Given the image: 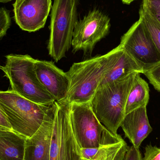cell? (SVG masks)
Listing matches in <instances>:
<instances>
[{"mask_svg":"<svg viewBox=\"0 0 160 160\" xmlns=\"http://www.w3.org/2000/svg\"><path fill=\"white\" fill-rule=\"evenodd\" d=\"M12 130L11 126L2 107L0 106V131Z\"/></svg>","mask_w":160,"mask_h":160,"instance_id":"24","label":"cell"},{"mask_svg":"<svg viewBox=\"0 0 160 160\" xmlns=\"http://www.w3.org/2000/svg\"><path fill=\"white\" fill-rule=\"evenodd\" d=\"M79 0H54L52 6L48 50L56 62L66 57L71 47L78 20Z\"/></svg>","mask_w":160,"mask_h":160,"instance_id":"6","label":"cell"},{"mask_svg":"<svg viewBox=\"0 0 160 160\" xmlns=\"http://www.w3.org/2000/svg\"><path fill=\"white\" fill-rule=\"evenodd\" d=\"M139 17L160 53V23L155 20L142 6H140L139 9Z\"/></svg>","mask_w":160,"mask_h":160,"instance_id":"18","label":"cell"},{"mask_svg":"<svg viewBox=\"0 0 160 160\" xmlns=\"http://www.w3.org/2000/svg\"><path fill=\"white\" fill-rule=\"evenodd\" d=\"M26 140L13 131H0V160H24Z\"/></svg>","mask_w":160,"mask_h":160,"instance_id":"14","label":"cell"},{"mask_svg":"<svg viewBox=\"0 0 160 160\" xmlns=\"http://www.w3.org/2000/svg\"><path fill=\"white\" fill-rule=\"evenodd\" d=\"M11 24L10 11L5 8H0V40L6 34Z\"/></svg>","mask_w":160,"mask_h":160,"instance_id":"20","label":"cell"},{"mask_svg":"<svg viewBox=\"0 0 160 160\" xmlns=\"http://www.w3.org/2000/svg\"><path fill=\"white\" fill-rule=\"evenodd\" d=\"M149 100V86L147 82L141 78L140 73H138L128 96L125 114H127L137 108L147 106Z\"/></svg>","mask_w":160,"mask_h":160,"instance_id":"16","label":"cell"},{"mask_svg":"<svg viewBox=\"0 0 160 160\" xmlns=\"http://www.w3.org/2000/svg\"><path fill=\"white\" fill-rule=\"evenodd\" d=\"M138 73L132 72L120 79L99 87L90 101L91 108L100 122L114 134H118L126 115L128 96Z\"/></svg>","mask_w":160,"mask_h":160,"instance_id":"2","label":"cell"},{"mask_svg":"<svg viewBox=\"0 0 160 160\" xmlns=\"http://www.w3.org/2000/svg\"><path fill=\"white\" fill-rule=\"evenodd\" d=\"M1 69L11 85V90L36 103L50 106L55 101L39 82L34 68L35 59L30 55L9 54Z\"/></svg>","mask_w":160,"mask_h":160,"instance_id":"4","label":"cell"},{"mask_svg":"<svg viewBox=\"0 0 160 160\" xmlns=\"http://www.w3.org/2000/svg\"><path fill=\"white\" fill-rule=\"evenodd\" d=\"M55 104L50 160H80L81 148L70 123V103L65 100Z\"/></svg>","mask_w":160,"mask_h":160,"instance_id":"7","label":"cell"},{"mask_svg":"<svg viewBox=\"0 0 160 160\" xmlns=\"http://www.w3.org/2000/svg\"><path fill=\"white\" fill-rule=\"evenodd\" d=\"M54 117L46 120L33 136L26 138L24 160H50Z\"/></svg>","mask_w":160,"mask_h":160,"instance_id":"13","label":"cell"},{"mask_svg":"<svg viewBox=\"0 0 160 160\" xmlns=\"http://www.w3.org/2000/svg\"><path fill=\"white\" fill-rule=\"evenodd\" d=\"M118 45L104 55L74 63L67 74L70 80L66 100L71 103L90 102L104 77L123 52Z\"/></svg>","mask_w":160,"mask_h":160,"instance_id":"1","label":"cell"},{"mask_svg":"<svg viewBox=\"0 0 160 160\" xmlns=\"http://www.w3.org/2000/svg\"><path fill=\"white\" fill-rule=\"evenodd\" d=\"M129 148L124 140L98 148H81L80 160H125Z\"/></svg>","mask_w":160,"mask_h":160,"instance_id":"15","label":"cell"},{"mask_svg":"<svg viewBox=\"0 0 160 160\" xmlns=\"http://www.w3.org/2000/svg\"><path fill=\"white\" fill-rule=\"evenodd\" d=\"M144 74L154 88L160 92V63Z\"/></svg>","mask_w":160,"mask_h":160,"instance_id":"21","label":"cell"},{"mask_svg":"<svg viewBox=\"0 0 160 160\" xmlns=\"http://www.w3.org/2000/svg\"><path fill=\"white\" fill-rule=\"evenodd\" d=\"M0 68H1V66H0Z\"/></svg>","mask_w":160,"mask_h":160,"instance_id":"27","label":"cell"},{"mask_svg":"<svg viewBox=\"0 0 160 160\" xmlns=\"http://www.w3.org/2000/svg\"><path fill=\"white\" fill-rule=\"evenodd\" d=\"M142 160H160V148L151 144L147 146Z\"/></svg>","mask_w":160,"mask_h":160,"instance_id":"22","label":"cell"},{"mask_svg":"<svg viewBox=\"0 0 160 160\" xmlns=\"http://www.w3.org/2000/svg\"><path fill=\"white\" fill-rule=\"evenodd\" d=\"M69 116L73 133L81 148H98L124 141L100 122L90 102L71 103Z\"/></svg>","mask_w":160,"mask_h":160,"instance_id":"5","label":"cell"},{"mask_svg":"<svg viewBox=\"0 0 160 160\" xmlns=\"http://www.w3.org/2000/svg\"><path fill=\"white\" fill-rule=\"evenodd\" d=\"M119 46L137 63L143 74L160 63V53L141 19L121 38Z\"/></svg>","mask_w":160,"mask_h":160,"instance_id":"8","label":"cell"},{"mask_svg":"<svg viewBox=\"0 0 160 160\" xmlns=\"http://www.w3.org/2000/svg\"><path fill=\"white\" fill-rule=\"evenodd\" d=\"M120 127L132 145L139 148L153 131L148 117L147 106L137 108L126 114Z\"/></svg>","mask_w":160,"mask_h":160,"instance_id":"12","label":"cell"},{"mask_svg":"<svg viewBox=\"0 0 160 160\" xmlns=\"http://www.w3.org/2000/svg\"><path fill=\"white\" fill-rule=\"evenodd\" d=\"M134 72L143 74L136 62L123 50L120 58L111 71L104 77L99 87L120 79Z\"/></svg>","mask_w":160,"mask_h":160,"instance_id":"17","label":"cell"},{"mask_svg":"<svg viewBox=\"0 0 160 160\" xmlns=\"http://www.w3.org/2000/svg\"><path fill=\"white\" fill-rule=\"evenodd\" d=\"M135 0H121L123 3L126 5H130Z\"/></svg>","mask_w":160,"mask_h":160,"instance_id":"25","label":"cell"},{"mask_svg":"<svg viewBox=\"0 0 160 160\" xmlns=\"http://www.w3.org/2000/svg\"><path fill=\"white\" fill-rule=\"evenodd\" d=\"M110 20L106 14L94 9L77 21L71 44L73 52L82 51L85 53H92L96 44L109 34Z\"/></svg>","mask_w":160,"mask_h":160,"instance_id":"9","label":"cell"},{"mask_svg":"<svg viewBox=\"0 0 160 160\" xmlns=\"http://www.w3.org/2000/svg\"><path fill=\"white\" fill-rule=\"evenodd\" d=\"M125 160H142L139 148L132 145L129 148Z\"/></svg>","mask_w":160,"mask_h":160,"instance_id":"23","label":"cell"},{"mask_svg":"<svg viewBox=\"0 0 160 160\" xmlns=\"http://www.w3.org/2000/svg\"><path fill=\"white\" fill-rule=\"evenodd\" d=\"M0 106L12 131L28 138L55 113V104L48 106L21 97L12 90L0 91Z\"/></svg>","mask_w":160,"mask_h":160,"instance_id":"3","label":"cell"},{"mask_svg":"<svg viewBox=\"0 0 160 160\" xmlns=\"http://www.w3.org/2000/svg\"><path fill=\"white\" fill-rule=\"evenodd\" d=\"M52 6V0H16L14 20L23 31L36 32L44 28Z\"/></svg>","mask_w":160,"mask_h":160,"instance_id":"10","label":"cell"},{"mask_svg":"<svg viewBox=\"0 0 160 160\" xmlns=\"http://www.w3.org/2000/svg\"><path fill=\"white\" fill-rule=\"evenodd\" d=\"M35 70L38 78L56 102L66 99L70 80L66 72L52 62L35 60Z\"/></svg>","mask_w":160,"mask_h":160,"instance_id":"11","label":"cell"},{"mask_svg":"<svg viewBox=\"0 0 160 160\" xmlns=\"http://www.w3.org/2000/svg\"><path fill=\"white\" fill-rule=\"evenodd\" d=\"M13 0H0V3H6L9 2Z\"/></svg>","mask_w":160,"mask_h":160,"instance_id":"26","label":"cell"},{"mask_svg":"<svg viewBox=\"0 0 160 160\" xmlns=\"http://www.w3.org/2000/svg\"><path fill=\"white\" fill-rule=\"evenodd\" d=\"M141 6L160 24V0H142Z\"/></svg>","mask_w":160,"mask_h":160,"instance_id":"19","label":"cell"}]
</instances>
